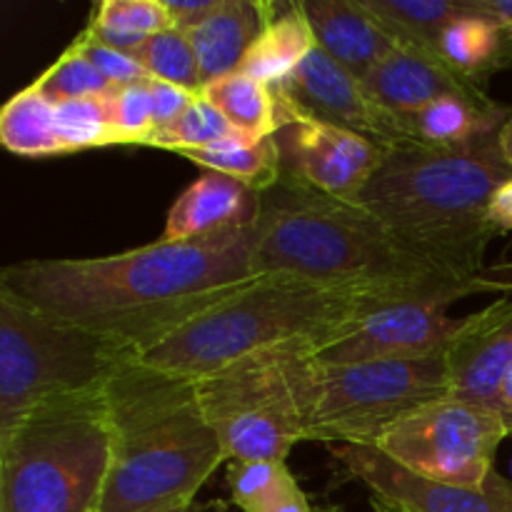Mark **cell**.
I'll list each match as a JSON object with an SVG mask.
<instances>
[{"label":"cell","instance_id":"21","mask_svg":"<svg viewBox=\"0 0 512 512\" xmlns=\"http://www.w3.org/2000/svg\"><path fill=\"white\" fill-rule=\"evenodd\" d=\"M315 48H318V40H315L303 3H293L283 10L273 5L263 33L255 38L240 63V73L275 88L285 78H290Z\"/></svg>","mask_w":512,"mask_h":512},{"label":"cell","instance_id":"20","mask_svg":"<svg viewBox=\"0 0 512 512\" xmlns=\"http://www.w3.org/2000/svg\"><path fill=\"white\" fill-rule=\"evenodd\" d=\"M438 58L460 78L485 88L490 75L512 65V45L503 25L485 15L475 0H468L465 13L440 35Z\"/></svg>","mask_w":512,"mask_h":512},{"label":"cell","instance_id":"27","mask_svg":"<svg viewBox=\"0 0 512 512\" xmlns=\"http://www.w3.org/2000/svg\"><path fill=\"white\" fill-rule=\"evenodd\" d=\"M228 485L240 512H270L283 503L295 488V475L283 460H248L230 463Z\"/></svg>","mask_w":512,"mask_h":512},{"label":"cell","instance_id":"3","mask_svg":"<svg viewBox=\"0 0 512 512\" xmlns=\"http://www.w3.org/2000/svg\"><path fill=\"white\" fill-rule=\"evenodd\" d=\"M258 273H285L323 285L400 293H475L395 238L378 218L290 175L260 193L253 228Z\"/></svg>","mask_w":512,"mask_h":512},{"label":"cell","instance_id":"38","mask_svg":"<svg viewBox=\"0 0 512 512\" xmlns=\"http://www.w3.org/2000/svg\"><path fill=\"white\" fill-rule=\"evenodd\" d=\"M475 288H478V293H485V290H503V293H512V263L485 268L483 273L475 278Z\"/></svg>","mask_w":512,"mask_h":512},{"label":"cell","instance_id":"29","mask_svg":"<svg viewBox=\"0 0 512 512\" xmlns=\"http://www.w3.org/2000/svg\"><path fill=\"white\" fill-rule=\"evenodd\" d=\"M55 130H58L63 153L113 145L115 140L113 128H110L108 93L55 105Z\"/></svg>","mask_w":512,"mask_h":512},{"label":"cell","instance_id":"39","mask_svg":"<svg viewBox=\"0 0 512 512\" xmlns=\"http://www.w3.org/2000/svg\"><path fill=\"white\" fill-rule=\"evenodd\" d=\"M475 3L485 15H490V18L503 25L512 45V0H475Z\"/></svg>","mask_w":512,"mask_h":512},{"label":"cell","instance_id":"25","mask_svg":"<svg viewBox=\"0 0 512 512\" xmlns=\"http://www.w3.org/2000/svg\"><path fill=\"white\" fill-rule=\"evenodd\" d=\"M178 155L193 160L203 170H213V173H223L228 178L240 180L248 188H253L255 193L270 190L283 175L275 135L263 140L235 135V138L223 140V143L210 145V148L185 150V153Z\"/></svg>","mask_w":512,"mask_h":512},{"label":"cell","instance_id":"24","mask_svg":"<svg viewBox=\"0 0 512 512\" xmlns=\"http://www.w3.org/2000/svg\"><path fill=\"white\" fill-rule=\"evenodd\" d=\"M360 5L400 45L438 58L440 35L465 13L468 0H360Z\"/></svg>","mask_w":512,"mask_h":512},{"label":"cell","instance_id":"18","mask_svg":"<svg viewBox=\"0 0 512 512\" xmlns=\"http://www.w3.org/2000/svg\"><path fill=\"white\" fill-rule=\"evenodd\" d=\"M318 48L363 83L395 48L398 40L360 5V0H300Z\"/></svg>","mask_w":512,"mask_h":512},{"label":"cell","instance_id":"14","mask_svg":"<svg viewBox=\"0 0 512 512\" xmlns=\"http://www.w3.org/2000/svg\"><path fill=\"white\" fill-rule=\"evenodd\" d=\"M333 455L375 498L403 512H512V483L495 470L480 488H458L418 478L368 445H335Z\"/></svg>","mask_w":512,"mask_h":512},{"label":"cell","instance_id":"30","mask_svg":"<svg viewBox=\"0 0 512 512\" xmlns=\"http://www.w3.org/2000/svg\"><path fill=\"white\" fill-rule=\"evenodd\" d=\"M235 135H240L238 130H235L233 125L208 103V100L198 95V98L190 103V108L185 110L170 128L155 133L148 145L173 150V153H185V150L210 148V145L235 138Z\"/></svg>","mask_w":512,"mask_h":512},{"label":"cell","instance_id":"37","mask_svg":"<svg viewBox=\"0 0 512 512\" xmlns=\"http://www.w3.org/2000/svg\"><path fill=\"white\" fill-rule=\"evenodd\" d=\"M488 215L490 223H493L500 233L512 230V178L495 190L493 200H490Z\"/></svg>","mask_w":512,"mask_h":512},{"label":"cell","instance_id":"26","mask_svg":"<svg viewBox=\"0 0 512 512\" xmlns=\"http://www.w3.org/2000/svg\"><path fill=\"white\" fill-rule=\"evenodd\" d=\"M0 140L10 153L25 158L60 155L63 148L55 130V105L33 85L15 93L0 110Z\"/></svg>","mask_w":512,"mask_h":512},{"label":"cell","instance_id":"16","mask_svg":"<svg viewBox=\"0 0 512 512\" xmlns=\"http://www.w3.org/2000/svg\"><path fill=\"white\" fill-rule=\"evenodd\" d=\"M363 88L370 98L385 108L388 113L398 115L400 120L413 118L430 103L448 95H465L475 100H490L483 85L470 83L448 68L443 60L428 53L398 45L368 78Z\"/></svg>","mask_w":512,"mask_h":512},{"label":"cell","instance_id":"35","mask_svg":"<svg viewBox=\"0 0 512 512\" xmlns=\"http://www.w3.org/2000/svg\"><path fill=\"white\" fill-rule=\"evenodd\" d=\"M150 100H153V120H155V133L170 128L185 110L190 108L198 95L188 93V90L178 88V85L163 83V80H150ZM153 133V135H155Z\"/></svg>","mask_w":512,"mask_h":512},{"label":"cell","instance_id":"10","mask_svg":"<svg viewBox=\"0 0 512 512\" xmlns=\"http://www.w3.org/2000/svg\"><path fill=\"white\" fill-rule=\"evenodd\" d=\"M510 433L503 413L443 398L398 420L380 435L375 450L430 483L480 488Z\"/></svg>","mask_w":512,"mask_h":512},{"label":"cell","instance_id":"6","mask_svg":"<svg viewBox=\"0 0 512 512\" xmlns=\"http://www.w3.org/2000/svg\"><path fill=\"white\" fill-rule=\"evenodd\" d=\"M103 390L50 400L0 440V512H100L113 465Z\"/></svg>","mask_w":512,"mask_h":512},{"label":"cell","instance_id":"45","mask_svg":"<svg viewBox=\"0 0 512 512\" xmlns=\"http://www.w3.org/2000/svg\"><path fill=\"white\" fill-rule=\"evenodd\" d=\"M325 512H340L338 508H330V510H325Z\"/></svg>","mask_w":512,"mask_h":512},{"label":"cell","instance_id":"2","mask_svg":"<svg viewBox=\"0 0 512 512\" xmlns=\"http://www.w3.org/2000/svg\"><path fill=\"white\" fill-rule=\"evenodd\" d=\"M512 178L498 133L458 148H390L355 205L450 278L475 288L490 240V200ZM478 293V290H475Z\"/></svg>","mask_w":512,"mask_h":512},{"label":"cell","instance_id":"13","mask_svg":"<svg viewBox=\"0 0 512 512\" xmlns=\"http://www.w3.org/2000/svg\"><path fill=\"white\" fill-rule=\"evenodd\" d=\"M283 173L330 198L355 203L388 148L365 135L310 118H295L275 133Z\"/></svg>","mask_w":512,"mask_h":512},{"label":"cell","instance_id":"5","mask_svg":"<svg viewBox=\"0 0 512 512\" xmlns=\"http://www.w3.org/2000/svg\"><path fill=\"white\" fill-rule=\"evenodd\" d=\"M413 295L455 293L340 288V285L313 283L298 275L265 273L228 300L205 310L183 328L173 330L148 350L135 355V360L200 380L225 365L278 345L305 340L320 348L335 335L355 328L373 310Z\"/></svg>","mask_w":512,"mask_h":512},{"label":"cell","instance_id":"22","mask_svg":"<svg viewBox=\"0 0 512 512\" xmlns=\"http://www.w3.org/2000/svg\"><path fill=\"white\" fill-rule=\"evenodd\" d=\"M512 108L493 103V100H475L465 95H448L413 118H408L410 133L415 143L433 145V148H458L468 145L483 135L498 133L500 125L508 120Z\"/></svg>","mask_w":512,"mask_h":512},{"label":"cell","instance_id":"28","mask_svg":"<svg viewBox=\"0 0 512 512\" xmlns=\"http://www.w3.org/2000/svg\"><path fill=\"white\" fill-rule=\"evenodd\" d=\"M135 60L148 70L150 78L178 85V88L195 95L203 93L205 78L200 73L193 45L183 30L168 28L158 35H150L148 43L138 50Z\"/></svg>","mask_w":512,"mask_h":512},{"label":"cell","instance_id":"33","mask_svg":"<svg viewBox=\"0 0 512 512\" xmlns=\"http://www.w3.org/2000/svg\"><path fill=\"white\" fill-rule=\"evenodd\" d=\"M90 25L110 28L115 33L150 38L173 28L163 0H103L95 5Z\"/></svg>","mask_w":512,"mask_h":512},{"label":"cell","instance_id":"40","mask_svg":"<svg viewBox=\"0 0 512 512\" xmlns=\"http://www.w3.org/2000/svg\"><path fill=\"white\" fill-rule=\"evenodd\" d=\"M270 512H325V510H315L313 505H310L308 495H305L300 488H295L293 493L283 500V503L275 505Z\"/></svg>","mask_w":512,"mask_h":512},{"label":"cell","instance_id":"19","mask_svg":"<svg viewBox=\"0 0 512 512\" xmlns=\"http://www.w3.org/2000/svg\"><path fill=\"white\" fill-rule=\"evenodd\" d=\"M270 13H273V3L223 0L218 10L210 13L203 23L185 30L200 63L205 85L223 75L238 73L245 53L263 33Z\"/></svg>","mask_w":512,"mask_h":512},{"label":"cell","instance_id":"15","mask_svg":"<svg viewBox=\"0 0 512 512\" xmlns=\"http://www.w3.org/2000/svg\"><path fill=\"white\" fill-rule=\"evenodd\" d=\"M443 360L450 398L503 413L500 390L512 368V295L460 318Z\"/></svg>","mask_w":512,"mask_h":512},{"label":"cell","instance_id":"1","mask_svg":"<svg viewBox=\"0 0 512 512\" xmlns=\"http://www.w3.org/2000/svg\"><path fill=\"white\" fill-rule=\"evenodd\" d=\"M250 228L105 258L25 260L0 273V288L135 358L258 278Z\"/></svg>","mask_w":512,"mask_h":512},{"label":"cell","instance_id":"7","mask_svg":"<svg viewBox=\"0 0 512 512\" xmlns=\"http://www.w3.org/2000/svg\"><path fill=\"white\" fill-rule=\"evenodd\" d=\"M305 343L293 363L305 440L375 448L380 435L423 405L450 398L443 355L425 360L325 363Z\"/></svg>","mask_w":512,"mask_h":512},{"label":"cell","instance_id":"34","mask_svg":"<svg viewBox=\"0 0 512 512\" xmlns=\"http://www.w3.org/2000/svg\"><path fill=\"white\" fill-rule=\"evenodd\" d=\"M70 48L78 50L83 58H88L90 63L95 65V70H98L113 88H125V85L148 83V80H153L148 70H145L133 55H125L120 53V50L108 48V45L95 40L93 35H88L85 30L73 40Z\"/></svg>","mask_w":512,"mask_h":512},{"label":"cell","instance_id":"41","mask_svg":"<svg viewBox=\"0 0 512 512\" xmlns=\"http://www.w3.org/2000/svg\"><path fill=\"white\" fill-rule=\"evenodd\" d=\"M498 148H500V153H503L505 163H508L510 170H512V113L508 115V120H505V123L500 125V130H498Z\"/></svg>","mask_w":512,"mask_h":512},{"label":"cell","instance_id":"8","mask_svg":"<svg viewBox=\"0 0 512 512\" xmlns=\"http://www.w3.org/2000/svg\"><path fill=\"white\" fill-rule=\"evenodd\" d=\"M128 360L133 355L113 340L0 288V440L50 400L103 390Z\"/></svg>","mask_w":512,"mask_h":512},{"label":"cell","instance_id":"4","mask_svg":"<svg viewBox=\"0 0 512 512\" xmlns=\"http://www.w3.org/2000/svg\"><path fill=\"white\" fill-rule=\"evenodd\" d=\"M113 465L100 512H163L195 505L225 450L193 378L128 360L105 385Z\"/></svg>","mask_w":512,"mask_h":512},{"label":"cell","instance_id":"9","mask_svg":"<svg viewBox=\"0 0 512 512\" xmlns=\"http://www.w3.org/2000/svg\"><path fill=\"white\" fill-rule=\"evenodd\" d=\"M300 343L253 353L195 380L200 405L230 463L283 460L305 440L293 363Z\"/></svg>","mask_w":512,"mask_h":512},{"label":"cell","instance_id":"44","mask_svg":"<svg viewBox=\"0 0 512 512\" xmlns=\"http://www.w3.org/2000/svg\"><path fill=\"white\" fill-rule=\"evenodd\" d=\"M195 505H190V508H175V510H163V512H193Z\"/></svg>","mask_w":512,"mask_h":512},{"label":"cell","instance_id":"23","mask_svg":"<svg viewBox=\"0 0 512 512\" xmlns=\"http://www.w3.org/2000/svg\"><path fill=\"white\" fill-rule=\"evenodd\" d=\"M200 98L208 100L245 138H273L280 130V105L275 88L248 78L240 70L210 80Z\"/></svg>","mask_w":512,"mask_h":512},{"label":"cell","instance_id":"12","mask_svg":"<svg viewBox=\"0 0 512 512\" xmlns=\"http://www.w3.org/2000/svg\"><path fill=\"white\" fill-rule=\"evenodd\" d=\"M455 295H413L365 315L348 333L315 350L325 363H378V360H425L443 355L460 320L450 318Z\"/></svg>","mask_w":512,"mask_h":512},{"label":"cell","instance_id":"11","mask_svg":"<svg viewBox=\"0 0 512 512\" xmlns=\"http://www.w3.org/2000/svg\"><path fill=\"white\" fill-rule=\"evenodd\" d=\"M275 95L280 128L295 118H310L353 130L388 150L415 143L408 123L380 108L363 83L320 48H315L290 78L275 85Z\"/></svg>","mask_w":512,"mask_h":512},{"label":"cell","instance_id":"32","mask_svg":"<svg viewBox=\"0 0 512 512\" xmlns=\"http://www.w3.org/2000/svg\"><path fill=\"white\" fill-rule=\"evenodd\" d=\"M148 83L125 85V88H113L108 93L110 128H113L115 143L148 145L153 138L155 120Z\"/></svg>","mask_w":512,"mask_h":512},{"label":"cell","instance_id":"36","mask_svg":"<svg viewBox=\"0 0 512 512\" xmlns=\"http://www.w3.org/2000/svg\"><path fill=\"white\" fill-rule=\"evenodd\" d=\"M220 3L223 0H163L170 20H173V28L183 30V33L203 23L210 13L218 10Z\"/></svg>","mask_w":512,"mask_h":512},{"label":"cell","instance_id":"31","mask_svg":"<svg viewBox=\"0 0 512 512\" xmlns=\"http://www.w3.org/2000/svg\"><path fill=\"white\" fill-rule=\"evenodd\" d=\"M30 85L53 105L68 103V100L95 98V95H105L113 90V85L95 70V65L73 48L65 50V53Z\"/></svg>","mask_w":512,"mask_h":512},{"label":"cell","instance_id":"17","mask_svg":"<svg viewBox=\"0 0 512 512\" xmlns=\"http://www.w3.org/2000/svg\"><path fill=\"white\" fill-rule=\"evenodd\" d=\"M260 193L240 180L205 170L170 208L160 240L185 243L228 230L250 228L258 218Z\"/></svg>","mask_w":512,"mask_h":512},{"label":"cell","instance_id":"43","mask_svg":"<svg viewBox=\"0 0 512 512\" xmlns=\"http://www.w3.org/2000/svg\"><path fill=\"white\" fill-rule=\"evenodd\" d=\"M370 505H373V512H403L400 508H395V505H390L388 500L375 498V495H373V500H370Z\"/></svg>","mask_w":512,"mask_h":512},{"label":"cell","instance_id":"42","mask_svg":"<svg viewBox=\"0 0 512 512\" xmlns=\"http://www.w3.org/2000/svg\"><path fill=\"white\" fill-rule=\"evenodd\" d=\"M500 410H503V415L512 425V368L508 370V378H505L503 390H500Z\"/></svg>","mask_w":512,"mask_h":512}]
</instances>
